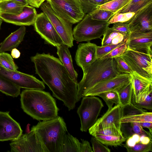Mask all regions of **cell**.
Returning a JSON list of instances; mask_svg holds the SVG:
<instances>
[{
	"label": "cell",
	"instance_id": "9a60e30c",
	"mask_svg": "<svg viewBox=\"0 0 152 152\" xmlns=\"http://www.w3.org/2000/svg\"><path fill=\"white\" fill-rule=\"evenodd\" d=\"M22 133L19 124L11 116L9 112L0 111V141L15 140Z\"/></svg>",
	"mask_w": 152,
	"mask_h": 152
},
{
	"label": "cell",
	"instance_id": "8fae6325",
	"mask_svg": "<svg viewBox=\"0 0 152 152\" xmlns=\"http://www.w3.org/2000/svg\"><path fill=\"white\" fill-rule=\"evenodd\" d=\"M10 144L11 152H48L36 132L32 130Z\"/></svg>",
	"mask_w": 152,
	"mask_h": 152
},
{
	"label": "cell",
	"instance_id": "f35d334b",
	"mask_svg": "<svg viewBox=\"0 0 152 152\" xmlns=\"http://www.w3.org/2000/svg\"><path fill=\"white\" fill-rule=\"evenodd\" d=\"M114 59L117 69L120 74L132 73L133 71L121 56Z\"/></svg>",
	"mask_w": 152,
	"mask_h": 152
},
{
	"label": "cell",
	"instance_id": "5b68a950",
	"mask_svg": "<svg viewBox=\"0 0 152 152\" xmlns=\"http://www.w3.org/2000/svg\"><path fill=\"white\" fill-rule=\"evenodd\" d=\"M110 24L108 21L94 20L89 14H85L73 29L74 40L78 42H88L100 38Z\"/></svg>",
	"mask_w": 152,
	"mask_h": 152
},
{
	"label": "cell",
	"instance_id": "83f0119b",
	"mask_svg": "<svg viewBox=\"0 0 152 152\" xmlns=\"http://www.w3.org/2000/svg\"><path fill=\"white\" fill-rule=\"evenodd\" d=\"M120 122L121 124L128 122L152 123V113L146 111L138 114L124 115L121 118Z\"/></svg>",
	"mask_w": 152,
	"mask_h": 152
},
{
	"label": "cell",
	"instance_id": "11a10c76",
	"mask_svg": "<svg viewBox=\"0 0 152 152\" xmlns=\"http://www.w3.org/2000/svg\"><path fill=\"white\" fill-rule=\"evenodd\" d=\"M6 0H0V2L1 1H6Z\"/></svg>",
	"mask_w": 152,
	"mask_h": 152
},
{
	"label": "cell",
	"instance_id": "44dd1931",
	"mask_svg": "<svg viewBox=\"0 0 152 152\" xmlns=\"http://www.w3.org/2000/svg\"><path fill=\"white\" fill-rule=\"evenodd\" d=\"M26 33V28L21 26L12 33L0 44V52L11 51L17 48L23 41Z\"/></svg>",
	"mask_w": 152,
	"mask_h": 152
},
{
	"label": "cell",
	"instance_id": "7c38bea8",
	"mask_svg": "<svg viewBox=\"0 0 152 152\" xmlns=\"http://www.w3.org/2000/svg\"><path fill=\"white\" fill-rule=\"evenodd\" d=\"M33 25L35 31L47 44L56 47L64 44L53 24L44 12L37 14Z\"/></svg>",
	"mask_w": 152,
	"mask_h": 152
},
{
	"label": "cell",
	"instance_id": "4316f807",
	"mask_svg": "<svg viewBox=\"0 0 152 152\" xmlns=\"http://www.w3.org/2000/svg\"><path fill=\"white\" fill-rule=\"evenodd\" d=\"M20 88L0 76V91L7 95L13 97L20 94Z\"/></svg>",
	"mask_w": 152,
	"mask_h": 152
},
{
	"label": "cell",
	"instance_id": "db71d44e",
	"mask_svg": "<svg viewBox=\"0 0 152 152\" xmlns=\"http://www.w3.org/2000/svg\"><path fill=\"white\" fill-rule=\"evenodd\" d=\"M112 0H106L107 2H108L109 1H112Z\"/></svg>",
	"mask_w": 152,
	"mask_h": 152
},
{
	"label": "cell",
	"instance_id": "d6986e66",
	"mask_svg": "<svg viewBox=\"0 0 152 152\" xmlns=\"http://www.w3.org/2000/svg\"><path fill=\"white\" fill-rule=\"evenodd\" d=\"M130 75L133 90L132 103H139L152 92V79L145 77L134 71Z\"/></svg>",
	"mask_w": 152,
	"mask_h": 152
},
{
	"label": "cell",
	"instance_id": "7a4b0ae2",
	"mask_svg": "<svg viewBox=\"0 0 152 152\" xmlns=\"http://www.w3.org/2000/svg\"><path fill=\"white\" fill-rule=\"evenodd\" d=\"M20 95L22 109L33 119L46 121L58 116L59 109L49 92L42 90L25 89Z\"/></svg>",
	"mask_w": 152,
	"mask_h": 152
},
{
	"label": "cell",
	"instance_id": "1f68e13d",
	"mask_svg": "<svg viewBox=\"0 0 152 152\" xmlns=\"http://www.w3.org/2000/svg\"><path fill=\"white\" fill-rule=\"evenodd\" d=\"M152 2V0H132L127 5L115 14L128 12H135L142 8Z\"/></svg>",
	"mask_w": 152,
	"mask_h": 152
},
{
	"label": "cell",
	"instance_id": "d6a6232c",
	"mask_svg": "<svg viewBox=\"0 0 152 152\" xmlns=\"http://www.w3.org/2000/svg\"><path fill=\"white\" fill-rule=\"evenodd\" d=\"M98 96L102 98L105 101L108 107V109H111L113 104L121 105L118 92L116 91H109L100 93Z\"/></svg>",
	"mask_w": 152,
	"mask_h": 152
},
{
	"label": "cell",
	"instance_id": "4fadbf2b",
	"mask_svg": "<svg viewBox=\"0 0 152 152\" xmlns=\"http://www.w3.org/2000/svg\"><path fill=\"white\" fill-rule=\"evenodd\" d=\"M123 108L121 105H118L108 109L88 129L89 134L91 135L96 132L108 127H115L121 130L120 120L124 115Z\"/></svg>",
	"mask_w": 152,
	"mask_h": 152
},
{
	"label": "cell",
	"instance_id": "7402d4cb",
	"mask_svg": "<svg viewBox=\"0 0 152 152\" xmlns=\"http://www.w3.org/2000/svg\"><path fill=\"white\" fill-rule=\"evenodd\" d=\"M57 54L61 62L73 80L77 83L78 74L73 67L71 56L66 45L63 44L56 47Z\"/></svg>",
	"mask_w": 152,
	"mask_h": 152
},
{
	"label": "cell",
	"instance_id": "681fc988",
	"mask_svg": "<svg viewBox=\"0 0 152 152\" xmlns=\"http://www.w3.org/2000/svg\"><path fill=\"white\" fill-rule=\"evenodd\" d=\"M20 52L16 48H15L11 51V56L13 58H18L20 57Z\"/></svg>",
	"mask_w": 152,
	"mask_h": 152
},
{
	"label": "cell",
	"instance_id": "ab89813d",
	"mask_svg": "<svg viewBox=\"0 0 152 152\" xmlns=\"http://www.w3.org/2000/svg\"><path fill=\"white\" fill-rule=\"evenodd\" d=\"M152 92H150L143 100L139 103H132L135 107L140 108H144L151 111L152 110Z\"/></svg>",
	"mask_w": 152,
	"mask_h": 152
},
{
	"label": "cell",
	"instance_id": "d4e9b609",
	"mask_svg": "<svg viewBox=\"0 0 152 152\" xmlns=\"http://www.w3.org/2000/svg\"><path fill=\"white\" fill-rule=\"evenodd\" d=\"M81 142L76 137L69 134H64L61 141L60 152H80Z\"/></svg>",
	"mask_w": 152,
	"mask_h": 152
},
{
	"label": "cell",
	"instance_id": "52a82bcc",
	"mask_svg": "<svg viewBox=\"0 0 152 152\" xmlns=\"http://www.w3.org/2000/svg\"><path fill=\"white\" fill-rule=\"evenodd\" d=\"M53 10L66 21L78 23L85 14L78 0H46Z\"/></svg>",
	"mask_w": 152,
	"mask_h": 152
},
{
	"label": "cell",
	"instance_id": "f907efd6",
	"mask_svg": "<svg viewBox=\"0 0 152 152\" xmlns=\"http://www.w3.org/2000/svg\"><path fill=\"white\" fill-rule=\"evenodd\" d=\"M23 6L28 5L27 0H13Z\"/></svg>",
	"mask_w": 152,
	"mask_h": 152
},
{
	"label": "cell",
	"instance_id": "ee69618b",
	"mask_svg": "<svg viewBox=\"0 0 152 152\" xmlns=\"http://www.w3.org/2000/svg\"><path fill=\"white\" fill-rule=\"evenodd\" d=\"M113 24V25L111 27L113 29L127 34L130 33L128 24L125 22H117Z\"/></svg>",
	"mask_w": 152,
	"mask_h": 152
},
{
	"label": "cell",
	"instance_id": "7bdbcfd3",
	"mask_svg": "<svg viewBox=\"0 0 152 152\" xmlns=\"http://www.w3.org/2000/svg\"><path fill=\"white\" fill-rule=\"evenodd\" d=\"M124 43L116 45H109L101 46H97L96 55L97 59H100L110 52L117 47Z\"/></svg>",
	"mask_w": 152,
	"mask_h": 152
},
{
	"label": "cell",
	"instance_id": "484cf974",
	"mask_svg": "<svg viewBox=\"0 0 152 152\" xmlns=\"http://www.w3.org/2000/svg\"><path fill=\"white\" fill-rule=\"evenodd\" d=\"M24 6L13 0L0 2V13L18 15L22 12Z\"/></svg>",
	"mask_w": 152,
	"mask_h": 152
},
{
	"label": "cell",
	"instance_id": "f5cc1de1",
	"mask_svg": "<svg viewBox=\"0 0 152 152\" xmlns=\"http://www.w3.org/2000/svg\"><path fill=\"white\" fill-rule=\"evenodd\" d=\"M3 20L0 18V29L1 28V26Z\"/></svg>",
	"mask_w": 152,
	"mask_h": 152
},
{
	"label": "cell",
	"instance_id": "e0dca14e",
	"mask_svg": "<svg viewBox=\"0 0 152 152\" xmlns=\"http://www.w3.org/2000/svg\"><path fill=\"white\" fill-rule=\"evenodd\" d=\"M131 79L130 74H121L95 85L87 91L84 96H96L101 93L109 91H118L128 83Z\"/></svg>",
	"mask_w": 152,
	"mask_h": 152
},
{
	"label": "cell",
	"instance_id": "5bb4252c",
	"mask_svg": "<svg viewBox=\"0 0 152 152\" xmlns=\"http://www.w3.org/2000/svg\"><path fill=\"white\" fill-rule=\"evenodd\" d=\"M127 23L130 32L152 30V2L136 12Z\"/></svg>",
	"mask_w": 152,
	"mask_h": 152
},
{
	"label": "cell",
	"instance_id": "9c48e42d",
	"mask_svg": "<svg viewBox=\"0 0 152 152\" xmlns=\"http://www.w3.org/2000/svg\"><path fill=\"white\" fill-rule=\"evenodd\" d=\"M41 10L47 16L61 39L64 43L69 48L73 46L72 24L59 16L45 1L40 7Z\"/></svg>",
	"mask_w": 152,
	"mask_h": 152
},
{
	"label": "cell",
	"instance_id": "277c9868",
	"mask_svg": "<svg viewBox=\"0 0 152 152\" xmlns=\"http://www.w3.org/2000/svg\"><path fill=\"white\" fill-rule=\"evenodd\" d=\"M31 130L36 132L48 152H60L63 135L68 132L64 119L59 116L40 121Z\"/></svg>",
	"mask_w": 152,
	"mask_h": 152
},
{
	"label": "cell",
	"instance_id": "ffe728a7",
	"mask_svg": "<svg viewBox=\"0 0 152 152\" xmlns=\"http://www.w3.org/2000/svg\"><path fill=\"white\" fill-rule=\"evenodd\" d=\"M37 15L35 7L28 5L24 7L22 12L18 15L0 13V18L4 21L16 25H33Z\"/></svg>",
	"mask_w": 152,
	"mask_h": 152
},
{
	"label": "cell",
	"instance_id": "30bf717a",
	"mask_svg": "<svg viewBox=\"0 0 152 152\" xmlns=\"http://www.w3.org/2000/svg\"><path fill=\"white\" fill-rule=\"evenodd\" d=\"M0 76L20 88L43 90L45 88L43 82L34 76L8 69L0 65Z\"/></svg>",
	"mask_w": 152,
	"mask_h": 152
},
{
	"label": "cell",
	"instance_id": "6da1fadb",
	"mask_svg": "<svg viewBox=\"0 0 152 152\" xmlns=\"http://www.w3.org/2000/svg\"><path fill=\"white\" fill-rule=\"evenodd\" d=\"M35 73L70 111L80 100L77 96V83L72 78L61 62L49 54L37 53L31 57Z\"/></svg>",
	"mask_w": 152,
	"mask_h": 152
},
{
	"label": "cell",
	"instance_id": "f6af8a7d",
	"mask_svg": "<svg viewBox=\"0 0 152 152\" xmlns=\"http://www.w3.org/2000/svg\"><path fill=\"white\" fill-rule=\"evenodd\" d=\"M87 1L90 8V13L96 10L98 5H101L107 2L106 0H87Z\"/></svg>",
	"mask_w": 152,
	"mask_h": 152
},
{
	"label": "cell",
	"instance_id": "4dcf8cb0",
	"mask_svg": "<svg viewBox=\"0 0 152 152\" xmlns=\"http://www.w3.org/2000/svg\"><path fill=\"white\" fill-rule=\"evenodd\" d=\"M132 0H112L101 5H98L97 9L112 12L114 14L129 4Z\"/></svg>",
	"mask_w": 152,
	"mask_h": 152
},
{
	"label": "cell",
	"instance_id": "e575fe53",
	"mask_svg": "<svg viewBox=\"0 0 152 152\" xmlns=\"http://www.w3.org/2000/svg\"><path fill=\"white\" fill-rule=\"evenodd\" d=\"M89 14L93 19L108 21L114 15V13L110 11L96 9Z\"/></svg>",
	"mask_w": 152,
	"mask_h": 152
},
{
	"label": "cell",
	"instance_id": "816d5d0a",
	"mask_svg": "<svg viewBox=\"0 0 152 152\" xmlns=\"http://www.w3.org/2000/svg\"><path fill=\"white\" fill-rule=\"evenodd\" d=\"M82 8L84 6L86 3V0H78Z\"/></svg>",
	"mask_w": 152,
	"mask_h": 152
},
{
	"label": "cell",
	"instance_id": "ba28073f",
	"mask_svg": "<svg viewBox=\"0 0 152 152\" xmlns=\"http://www.w3.org/2000/svg\"><path fill=\"white\" fill-rule=\"evenodd\" d=\"M133 71L152 79V55L128 49L121 56Z\"/></svg>",
	"mask_w": 152,
	"mask_h": 152
},
{
	"label": "cell",
	"instance_id": "60d3db41",
	"mask_svg": "<svg viewBox=\"0 0 152 152\" xmlns=\"http://www.w3.org/2000/svg\"><path fill=\"white\" fill-rule=\"evenodd\" d=\"M95 134L113 135L115 136H123L121 130L115 127H108L99 130L93 133L91 135Z\"/></svg>",
	"mask_w": 152,
	"mask_h": 152
},
{
	"label": "cell",
	"instance_id": "cb8c5ba5",
	"mask_svg": "<svg viewBox=\"0 0 152 152\" xmlns=\"http://www.w3.org/2000/svg\"><path fill=\"white\" fill-rule=\"evenodd\" d=\"M121 130L126 140L135 134L140 136H145L152 138V134L149 132L144 130L139 123L128 122L121 123Z\"/></svg>",
	"mask_w": 152,
	"mask_h": 152
},
{
	"label": "cell",
	"instance_id": "3957f363",
	"mask_svg": "<svg viewBox=\"0 0 152 152\" xmlns=\"http://www.w3.org/2000/svg\"><path fill=\"white\" fill-rule=\"evenodd\" d=\"M121 74L117 71L114 58L97 59L83 74L77 83V94L80 99L97 84Z\"/></svg>",
	"mask_w": 152,
	"mask_h": 152
},
{
	"label": "cell",
	"instance_id": "f1b7e54d",
	"mask_svg": "<svg viewBox=\"0 0 152 152\" xmlns=\"http://www.w3.org/2000/svg\"><path fill=\"white\" fill-rule=\"evenodd\" d=\"M133 91L132 85L130 80L117 91L121 106L124 107L132 103Z\"/></svg>",
	"mask_w": 152,
	"mask_h": 152
},
{
	"label": "cell",
	"instance_id": "74e56055",
	"mask_svg": "<svg viewBox=\"0 0 152 152\" xmlns=\"http://www.w3.org/2000/svg\"><path fill=\"white\" fill-rule=\"evenodd\" d=\"M135 12H128L114 14L108 21L110 24L117 22H127L135 15Z\"/></svg>",
	"mask_w": 152,
	"mask_h": 152
},
{
	"label": "cell",
	"instance_id": "8d00e7d4",
	"mask_svg": "<svg viewBox=\"0 0 152 152\" xmlns=\"http://www.w3.org/2000/svg\"><path fill=\"white\" fill-rule=\"evenodd\" d=\"M127 41L123 44L117 47L110 52L99 59L114 58L121 56L128 49Z\"/></svg>",
	"mask_w": 152,
	"mask_h": 152
},
{
	"label": "cell",
	"instance_id": "836d02e7",
	"mask_svg": "<svg viewBox=\"0 0 152 152\" xmlns=\"http://www.w3.org/2000/svg\"><path fill=\"white\" fill-rule=\"evenodd\" d=\"M0 65L13 70H17L18 68L11 56L5 52H0Z\"/></svg>",
	"mask_w": 152,
	"mask_h": 152
},
{
	"label": "cell",
	"instance_id": "c3c4849f",
	"mask_svg": "<svg viewBox=\"0 0 152 152\" xmlns=\"http://www.w3.org/2000/svg\"><path fill=\"white\" fill-rule=\"evenodd\" d=\"M139 123L143 128H148L150 132L152 134V123L149 122H143Z\"/></svg>",
	"mask_w": 152,
	"mask_h": 152
},
{
	"label": "cell",
	"instance_id": "f546056e",
	"mask_svg": "<svg viewBox=\"0 0 152 152\" xmlns=\"http://www.w3.org/2000/svg\"><path fill=\"white\" fill-rule=\"evenodd\" d=\"M92 136L106 146H117L126 140V138L123 136L95 134Z\"/></svg>",
	"mask_w": 152,
	"mask_h": 152
},
{
	"label": "cell",
	"instance_id": "d590c367",
	"mask_svg": "<svg viewBox=\"0 0 152 152\" xmlns=\"http://www.w3.org/2000/svg\"><path fill=\"white\" fill-rule=\"evenodd\" d=\"M152 142L147 144H144L140 141L132 146H129L124 144V147L128 152H148L152 151Z\"/></svg>",
	"mask_w": 152,
	"mask_h": 152
},
{
	"label": "cell",
	"instance_id": "bcb514c9",
	"mask_svg": "<svg viewBox=\"0 0 152 152\" xmlns=\"http://www.w3.org/2000/svg\"><path fill=\"white\" fill-rule=\"evenodd\" d=\"M82 142L80 144V152H93L92 148L89 142L86 140L81 139Z\"/></svg>",
	"mask_w": 152,
	"mask_h": 152
},
{
	"label": "cell",
	"instance_id": "603a6c76",
	"mask_svg": "<svg viewBox=\"0 0 152 152\" xmlns=\"http://www.w3.org/2000/svg\"><path fill=\"white\" fill-rule=\"evenodd\" d=\"M129 34L118 31L109 27L103 35L101 46L124 43L127 40Z\"/></svg>",
	"mask_w": 152,
	"mask_h": 152
},
{
	"label": "cell",
	"instance_id": "7dc6e473",
	"mask_svg": "<svg viewBox=\"0 0 152 152\" xmlns=\"http://www.w3.org/2000/svg\"><path fill=\"white\" fill-rule=\"evenodd\" d=\"M28 4L34 7L39 8L46 0H27Z\"/></svg>",
	"mask_w": 152,
	"mask_h": 152
},
{
	"label": "cell",
	"instance_id": "b9f144b4",
	"mask_svg": "<svg viewBox=\"0 0 152 152\" xmlns=\"http://www.w3.org/2000/svg\"><path fill=\"white\" fill-rule=\"evenodd\" d=\"M91 142L92 146V149L94 152H110V149L92 136Z\"/></svg>",
	"mask_w": 152,
	"mask_h": 152
},
{
	"label": "cell",
	"instance_id": "8992f818",
	"mask_svg": "<svg viewBox=\"0 0 152 152\" xmlns=\"http://www.w3.org/2000/svg\"><path fill=\"white\" fill-rule=\"evenodd\" d=\"M103 106L102 100L95 96L82 97L77 110L80 120L81 131L86 132L95 123Z\"/></svg>",
	"mask_w": 152,
	"mask_h": 152
},
{
	"label": "cell",
	"instance_id": "ac0fdd59",
	"mask_svg": "<svg viewBox=\"0 0 152 152\" xmlns=\"http://www.w3.org/2000/svg\"><path fill=\"white\" fill-rule=\"evenodd\" d=\"M127 45L129 49L152 55V30L144 32H130Z\"/></svg>",
	"mask_w": 152,
	"mask_h": 152
},
{
	"label": "cell",
	"instance_id": "2e32d148",
	"mask_svg": "<svg viewBox=\"0 0 152 152\" xmlns=\"http://www.w3.org/2000/svg\"><path fill=\"white\" fill-rule=\"evenodd\" d=\"M97 45L88 42L79 44L76 52L75 59L76 64L85 74L90 66L97 59Z\"/></svg>",
	"mask_w": 152,
	"mask_h": 152
}]
</instances>
